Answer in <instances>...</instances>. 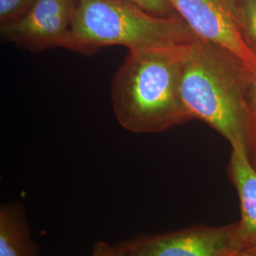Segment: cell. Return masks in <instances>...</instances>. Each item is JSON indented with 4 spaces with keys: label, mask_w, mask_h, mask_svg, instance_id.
I'll list each match as a JSON object with an SVG mask.
<instances>
[{
    "label": "cell",
    "mask_w": 256,
    "mask_h": 256,
    "mask_svg": "<svg viewBox=\"0 0 256 256\" xmlns=\"http://www.w3.org/2000/svg\"><path fill=\"white\" fill-rule=\"evenodd\" d=\"M200 40L236 59L250 74L256 70V54L242 34L234 9L227 0H168Z\"/></svg>",
    "instance_id": "cell-5"
},
{
    "label": "cell",
    "mask_w": 256,
    "mask_h": 256,
    "mask_svg": "<svg viewBox=\"0 0 256 256\" xmlns=\"http://www.w3.org/2000/svg\"><path fill=\"white\" fill-rule=\"evenodd\" d=\"M227 1H229L230 4L232 6V8H234V0H227Z\"/></svg>",
    "instance_id": "cell-16"
},
{
    "label": "cell",
    "mask_w": 256,
    "mask_h": 256,
    "mask_svg": "<svg viewBox=\"0 0 256 256\" xmlns=\"http://www.w3.org/2000/svg\"><path fill=\"white\" fill-rule=\"evenodd\" d=\"M241 256H256V252H244Z\"/></svg>",
    "instance_id": "cell-15"
},
{
    "label": "cell",
    "mask_w": 256,
    "mask_h": 256,
    "mask_svg": "<svg viewBox=\"0 0 256 256\" xmlns=\"http://www.w3.org/2000/svg\"><path fill=\"white\" fill-rule=\"evenodd\" d=\"M198 38L178 14L156 16L131 0H78L64 48L92 56L106 46L136 50L188 44Z\"/></svg>",
    "instance_id": "cell-3"
},
{
    "label": "cell",
    "mask_w": 256,
    "mask_h": 256,
    "mask_svg": "<svg viewBox=\"0 0 256 256\" xmlns=\"http://www.w3.org/2000/svg\"><path fill=\"white\" fill-rule=\"evenodd\" d=\"M234 8L248 45L256 50V0H234Z\"/></svg>",
    "instance_id": "cell-9"
},
{
    "label": "cell",
    "mask_w": 256,
    "mask_h": 256,
    "mask_svg": "<svg viewBox=\"0 0 256 256\" xmlns=\"http://www.w3.org/2000/svg\"><path fill=\"white\" fill-rule=\"evenodd\" d=\"M78 0H37L18 23L0 28L3 39L32 54L64 48Z\"/></svg>",
    "instance_id": "cell-6"
},
{
    "label": "cell",
    "mask_w": 256,
    "mask_h": 256,
    "mask_svg": "<svg viewBox=\"0 0 256 256\" xmlns=\"http://www.w3.org/2000/svg\"><path fill=\"white\" fill-rule=\"evenodd\" d=\"M37 0H0V28L18 23L32 9Z\"/></svg>",
    "instance_id": "cell-10"
},
{
    "label": "cell",
    "mask_w": 256,
    "mask_h": 256,
    "mask_svg": "<svg viewBox=\"0 0 256 256\" xmlns=\"http://www.w3.org/2000/svg\"><path fill=\"white\" fill-rule=\"evenodd\" d=\"M0 256H40L21 202L4 203L0 207Z\"/></svg>",
    "instance_id": "cell-8"
},
{
    "label": "cell",
    "mask_w": 256,
    "mask_h": 256,
    "mask_svg": "<svg viewBox=\"0 0 256 256\" xmlns=\"http://www.w3.org/2000/svg\"><path fill=\"white\" fill-rule=\"evenodd\" d=\"M92 256H129L120 247L119 244L112 245L106 241L97 242L93 250Z\"/></svg>",
    "instance_id": "cell-13"
},
{
    "label": "cell",
    "mask_w": 256,
    "mask_h": 256,
    "mask_svg": "<svg viewBox=\"0 0 256 256\" xmlns=\"http://www.w3.org/2000/svg\"><path fill=\"white\" fill-rule=\"evenodd\" d=\"M230 173L241 204L239 234L246 252H256V168L244 142L232 144Z\"/></svg>",
    "instance_id": "cell-7"
},
{
    "label": "cell",
    "mask_w": 256,
    "mask_h": 256,
    "mask_svg": "<svg viewBox=\"0 0 256 256\" xmlns=\"http://www.w3.org/2000/svg\"><path fill=\"white\" fill-rule=\"evenodd\" d=\"M148 12L160 16H172L176 14L168 0H131Z\"/></svg>",
    "instance_id": "cell-12"
},
{
    "label": "cell",
    "mask_w": 256,
    "mask_h": 256,
    "mask_svg": "<svg viewBox=\"0 0 256 256\" xmlns=\"http://www.w3.org/2000/svg\"><path fill=\"white\" fill-rule=\"evenodd\" d=\"M191 43L128 52L110 86L122 128L154 134L192 120L180 96L183 60Z\"/></svg>",
    "instance_id": "cell-1"
},
{
    "label": "cell",
    "mask_w": 256,
    "mask_h": 256,
    "mask_svg": "<svg viewBox=\"0 0 256 256\" xmlns=\"http://www.w3.org/2000/svg\"><path fill=\"white\" fill-rule=\"evenodd\" d=\"M250 75L236 59L198 38L183 60L180 96L192 119L204 122L229 140L248 142L252 118L248 106Z\"/></svg>",
    "instance_id": "cell-2"
},
{
    "label": "cell",
    "mask_w": 256,
    "mask_h": 256,
    "mask_svg": "<svg viewBox=\"0 0 256 256\" xmlns=\"http://www.w3.org/2000/svg\"><path fill=\"white\" fill-rule=\"evenodd\" d=\"M250 150H252V152H254V160H256V142H254V144L250 148Z\"/></svg>",
    "instance_id": "cell-14"
},
{
    "label": "cell",
    "mask_w": 256,
    "mask_h": 256,
    "mask_svg": "<svg viewBox=\"0 0 256 256\" xmlns=\"http://www.w3.org/2000/svg\"><path fill=\"white\" fill-rule=\"evenodd\" d=\"M256 54V50H254ZM248 106L252 118V132L248 142V150L256 142V70L250 75V79L248 86Z\"/></svg>",
    "instance_id": "cell-11"
},
{
    "label": "cell",
    "mask_w": 256,
    "mask_h": 256,
    "mask_svg": "<svg viewBox=\"0 0 256 256\" xmlns=\"http://www.w3.org/2000/svg\"><path fill=\"white\" fill-rule=\"evenodd\" d=\"M118 244L129 256H241L246 252L238 223L142 234Z\"/></svg>",
    "instance_id": "cell-4"
}]
</instances>
